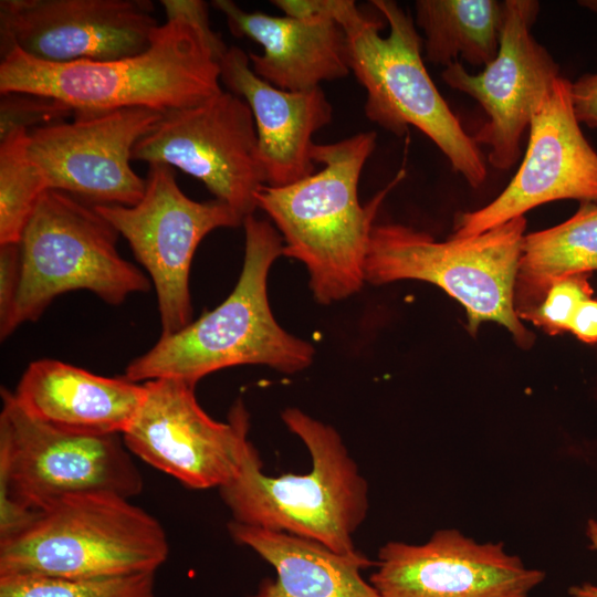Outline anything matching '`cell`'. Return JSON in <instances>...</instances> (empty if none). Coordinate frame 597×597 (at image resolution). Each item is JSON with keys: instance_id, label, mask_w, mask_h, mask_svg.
<instances>
[{"instance_id": "cell-1", "label": "cell", "mask_w": 597, "mask_h": 597, "mask_svg": "<svg viewBox=\"0 0 597 597\" xmlns=\"http://www.w3.org/2000/svg\"><path fill=\"white\" fill-rule=\"evenodd\" d=\"M376 138L375 132H368L315 144L312 159L323 164V169L291 185H263L255 195L258 208L283 235L282 254L305 264L314 297L322 304L362 289L374 220L387 193L406 174L400 170L368 203H359L360 174Z\"/></svg>"}, {"instance_id": "cell-14", "label": "cell", "mask_w": 597, "mask_h": 597, "mask_svg": "<svg viewBox=\"0 0 597 597\" xmlns=\"http://www.w3.org/2000/svg\"><path fill=\"white\" fill-rule=\"evenodd\" d=\"M538 11L534 0L503 1L495 59L478 74L469 73L459 61L441 74L450 87L473 97L488 115L473 139L489 147L488 160L496 169L516 164L525 129L561 76L558 64L532 35Z\"/></svg>"}, {"instance_id": "cell-24", "label": "cell", "mask_w": 597, "mask_h": 597, "mask_svg": "<svg viewBox=\"0 0 597 597\" xmlns=\"http://www.w3.org/2000/svg\"><path fill=\"white\" fill-rule=\"evenodd\" d=\"M29 130L0 140V244L19 243L46 184L28 153Z\"/></svg>"}, {"instance_id": "cell-25", "label": "cell", "mask_w": 597, "mask_h": 597, "mask_svg": "<svg viewBox=\"0 0 597 597\" xmlns=\"http://www.w3.org/2000/svg\"><path fill=\"white\" fill-rule=\"evenodd\" d=\"M156 573L103 578L0 576V597H156Z\"/></svg>"}, {"instance_id": "cell-11", "label": "cell", "mask_w": 597, "mask_h": 597, "mask_svg": "<svg viewBox=\"0 0 597 597\" xmlns=\"http://www.w3.org/2000/svg\"><path fill=\"white\" fill-rule=\"evenodd\" d=\"M144 386V398L122 434L129 452L190 489H220L232 481L251 446L243 401L221 422L201 408L195 386L186 381L159 378Z\"/></svg>"}, {"instance_id": "cell-6", "label": "cell", "mask_w": 597, "mask_h": 597, "mask_svg": "<svg viewBox=\"0 0 597 597\" xmlns=\"http://www.w3.org/2000/svg\"><path fill=\"white\" fill-rule=\"evenodd\" d=\"M169 545L161 524L107 492L62 498L0 540V576L103 578L156 573Z\"/></svg>"}, {"instance_id": "cell-30", "label": "cell", "mask_w": 597, "mask_h": 597, "mask_svg": "<svg viewBox=\"0 0 597 597\" xmlns=\"http://www.w3.org/2000/svg\"><path fill=\"white\" fill-rule=\"evenodd\" d=\"M570 98L578 123L597 128V73L584 74L570 83Z\"/></svg>"}, {"instance_id": "cell-31", "label": "cell", "mask_w": 597, "mask_h": 597, "mask_svg": "<svg viewBox=\"0 0 597 597\" xmlns=\"http://www.w3.org/2000/svg\"><path fill=\"white\" fill-rule=\"evenodd\" d=\"M341 0H273L286 17L296 19L328 18L335 20Z\"/></svg>"}, {"instance_id": "cell-19", "label": "cell", "mask_w": 597, "mask_h": 597, "mask_svg": "<svg viewBox=\"0 0 597 597\" xmlns=\"http://www.w3.org/2000/svg\"><path fill=\"white\" fill-rule=\"evenodd\" d=\"M212 6L233 35L262 46V54L249 53L251 69L280 90L308 91L350 72L346 33L335 20L249 12L230 0H214Z\"/></svg>"}, {"instance_id": "cell-27", "label": "cell", "mask_w": 597, "mask_h": 597, "mask_svg": "<svg viewBox=\"0 0 597 597\" xmlns=\"http://www.w3.org/2000/svg\"><path fill=\"white\" fill-rule=\"evenodd\" d=\"M0 140L18 128L65 122L74 109L50 96L28 92L0 93Z\"/></svg>"}, {"instance_id": "cell-17", "label": "cell", "mask_w": 597, "mask_h": 597, "mask_svg": "<svg viewBox=\"0 0 597 597\" xmlns=\"http://www.w3.org/2000/svg\"><path fill=\"white\" fill-rule=\"evenodd\" d=\"M375 567L369 582L381 597H528L545 578L503 543H479L454 528L423 544L387 542Z\"/></svg>"}, {"instance_id": "cell-8", "label": "cell", "mask_w": 597, "mask_h": 597, "mask_svg": "<svg viewBox=\"0 0 597 597\" xmlns=\"http://www.w3.org/2000/svg\"><path fill=\"white\" fill-rule=\"evenodd\" d=\"M1 533L67 495L107 492L130 499L142 492V474L121 434L65 432L28 415L9 389H1Z\"/></svg>"}, {"instance_id": "cell-15", "label": "cell", "mask_w": 597, "mask_h": 597, "mask_svg": "<svg viewBox=\"0 0 597 597\" xmlns=\"http://www.w3.org/2000/svg\"><path fill=\"white\" fill-rule=\"evenodd\" d=\"M150 0H1L0 54L12 49L51 63L136 55L158 24Z\"/></svg>"}, {"instance_id": "cell-26", "label": "cell", "mask_w": 597, "mask_h": 597, "mask_svg": "<svg viewBox=\"0 0 597 597\" xmlns=\"http://www.w3.org/2000/svg\"><path fill=\"white\" fill-rule=\"evenodd\" d=\"M589 276L588 273H577L556 280L542 302L519 318L533 323L549 335L569 332L576 310L594 294Z\"/></svg>"}, {"instance_id": "cell-28", "label": "cell", "mask_w": 597, "mask_h": 597, "mask_svg": "<svg viewBox=\"0 0 597 597\" xmlns=\"http://www.w3.org/2000/svg\"><path fill=\"white\" fill-rule=\"evenodd\" d=\"M21 279V254L19 243L0 244V336H10L11 321L15 307Z\"/></svg>"}, {"instance_id": "cell-16", "label": "cell", "mask_w": 597, "mask_h": 597, "mask_svg": "<svg viewBox=\"0 0 597 597\" xmlns=\"http://www.w3.org/2000/svg\"><path fill=\"white\" fill-rule=\"evenodd\" d=\"M570 83L559 76L530 124L524 158L489 205L455 216L453 238L483 233L546 202L597 201V151L580 129Z\"/></svg>"}, {"instance_id": "cell-2", "label": "cell", "mask_w": 597, "mask_h": 597, "mask_svg": "<svg viewBox=\"0 0 597 597\" xmlns=\"http://www.w3.org/2000/svg\"><path fill=\"white\" fill-rule=\"evenodd\" d=\"M220 82L207 38L180 19L166 20L133 56L51 63L12 49L0 62V93L50 96L74 112L142 107L164 114L209 100L222 91Z\"/></svg>"}, {"instance_id": "cell-3", "label": "cell", "mask_w": 597, "mask_h": 597, "mask_svg": "<svg viewBox=\"0 0 597 597\" xmlns=\"http://www.w3.org/2000/svg\"><path fill=\"white\" fill-rule=\"evenodd\" d=\"M242 226L244 260L231 294L180 331L160 336L127 365L124 377L134 383L174 378L196 386L205 376L232 366L266 365L291 374L312 363L313 346L284 331L268 301V273L282 255L283 238L253 214Z\"/></svg>"}, {"instance_id": "cell-12", "label": "cell", "mask_w": 597, "mask_h": 597, "mask_svg": "<svg viewBox=\"0 0 597 597\" xmlns=\"http://www.w3.org/2000/svg\"><path fill=\"white\" fill-rule=\"evenodd\" d=\"M132 160L165 164L193 176L243 219L258 208L255 195L265 185L252 111L229 91L164 113L136 143Z\"/></svg>"}, {"instance_id": "cell-22", "label": "cell", "mask_w": 597, "mask_h": 597, "mask_svg": "<svg viewBox=\"0 0 597 597\" xmlns=\"http://www.w3.org/2000/svg\"><path fill=\"white\" fill-rule=\"evenodd\" d=\"M597 271V201H583L566 221L525 234L514 284L517 317L537 306L558 279Z\"/></svg>"}, {"instance_id": "cell-23", "label": "cell", "mask_w": 597, "mask_h": 597, "mask_svg": "<svg viewBox=\"0 0 597 597\" xmlns=\"http://www.w3.org/2000/svg\"><path fill=\"white\" fill-rule=\"evenodd\" d=\"M415 10L429 62L447 67L462 57L485 67L498 55L503 1L417 0Z\"/></svg>"}, {"instance_id": "cell-29", "label": "cell", "mask_w": 597, "mask_h": 597, "mask_svg": "<svg viewBox=\"0 0 597 597\" xmlns=\"http://www.w3.org/2000/svg\"><path fill=\"white\" fill-rule=\"evenodd\" d=\"M167 20H185L202 31L217 59L221 60L228 46L209 23L208 6L200 0H161Z\"/></svg>"}, {"instance_id": "cell-33", "label": "cell", "mask_w": 597, "mask_h": 597, "mask_svg": "<svg viewBox=\"0 0 597 597\" xmlns=\"http://www.w3.org/2000/svg\"><path fill=\"white\" fill-rule=\"evenodd\" d=\"M586 534L590 547L597 552V521L591 519L587 522ZM570 597H597V586L590 583L573 585L568 589Z\"/></svg>"}, {"instance_id": "cell-9", "label": "cell", "mask_w": 597, "mask_h": 597, "mask_svg": "<svg viewBox=\"0 0 597 597\" xmlns=\"http://www.w3.org/2000/svg\"><path fill=\"white\" fill-rule=\"evenodd\" d=\"M118 232L90 206L48 189L20 244L21 279L11 333L34 322L59 295L90 291L111 305L150 289L148 277L116 248Z\"/></svg>"}, {"instance_id": "cell-21", "label": "cell", "mask_w": 597, "mask_h": 597, "mask_svg": "<svg viewBox=\"0 0 597 597\" xmlns=\"http://www.w3.org/2000/svg\"><path fill=\"white\" fill-rule=\"evenodd\" d=\"M228 530L240 545L255 552L275 572L247 597H381L363 570L375 562L357 551L339 554L291 534L231 521Z\"/></svg>"}, {"instance_id": "cell-13", "label": "cell", "mask_w": 597, "mask_h": 597, "mask_svg": "<svg viewBox=\"0 0 597 597\" xmlns=\"http://www.w3.org/2000/svg\"><path fill=\"white\" fill-rule=\"evenodd\" d=\"M161 115L142 107L76 111L72 122L29 130V157L48 189L93 207L135 206L146 179L130 166L133 148Z\"/></svg>"}, {"instance_id": "cell-20", "label": "cell", "mask_w": 597, "mask_h": 597, "mask_svg": "<svg viewBox=\"0 0 597 597\" xmlns=\"http://www.w3.org/2000/svg\"><path fill=\"white\" fill-rule=\"evenodd\" d=\"M144 394V384L124 376L105 377L51 358L30 363L12 391L34 419L83 436H122Z\"/></svg>"}, {"instance_id": "cell-32", "label": "cell", "mask_w": 597, "mask_h": 597, "mask_svg": "<svg viewBox=\"0 0 597 597\" xmlns=\"http://www.w3.org/2000/svg\"><path fill=\"white\" fill-rule=\"evenodd\" d=\"M569 332L587 344L597 343V300L584 301L576 310Z\"/></svg>"}, {"instance_id": "cell-5", "label": "cell", "mask_w": 597, "mask_h": 597, "mask_svg": "<svg viewBox=\"0 0 597 597\" xmlns=\"http://www.w3.org/2000/svg\"><path fill=\"white\" fill-rule=\"evenodd\" d=\"M371 3L387 20L388 36L380 35L381 21L364 15L353 0H344L336 18L346 33L350 71L367 93V118L398 137L409 126L418 128L455 172L480 187L486 178L482 151L428 74L415 22L395 1Z\"/></svg>"}, {"instance_id": "cell-18", "label": "cell", "mask_w": 597, "mask_h": 597, "mask_svg": "<svg viewBox=\"0 0 597 597\" xmlns=\"http://www.w3.org/2000/svg\"><path fill=\"white\" fill-rule=\"evenodd\" d=\"M220 81L250 106L265 185L281 187L314 174L313 135L332 122L333 107L321 87L284 91L259 77L249 54L230 46L221 57Z\"/></svg>"}, {"instance_id": "cell-10", "label": "cell", "mask_w": 597, "mask_h": 597, "mask_svg": "<svg viewBox=\"0 0 597 597\" xmlns=\"http://www.w3.org/2000/svg\"><path fill=\"white\" fill-rule=\"evenodd\" d=\"M94 208L125 238L148 272L161 336L187 326L192 316L189 275L197 247L212 230L237 228L243 218L218 199L199 202L186 196L172 167L165 164L149 165L145 193L135 206Z\"/></svg>"}, {"instance_id": "cell-4", "label": "cell", "mask_w": 597, "mask_h": 597, "mask_svg": "<svg viewBox=\"0 0 597 597\" xmlns=\"http://www.w3.org/2000/svg\"><path fill=\"white\" fill-rule=\"evenodd\" d=\"M281 418L308 450L311 469L268 475L251 443L239 474L219 489L232 521L356 553L354 534L369 509L366 479L335 428L293 407Z\"/></svg>"}, {"instance_id": "cell-7", "label": "cell", "mask_w": 597, "mask_h": 597, "mask_svg": "<svg viewBox=\"0 0 597 597\" xmlns=\"http://www.w3.org/2000/svg\"><path fill=\"white\" fill-rule=\"evenodd\" d=\"M525 229L526 219L520 216L476 235L450 237L438 242L408 226L374 224L365 281L433 283L465 308L471 334L478 332L482 322L493 321L506 327L514 342L527 349L534 335L517 317L513 302Z\"/></svg>"}]
</instances>
